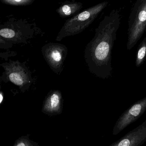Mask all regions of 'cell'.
Instances as JSON below:
<instances>
[{
    "label": "cell",
    "instance_id": "obj_9",
    "mask_svg": "<svg viewBox=\"0 0 146 146\" xmlns=\"http://www.w3.org/2000/svg\"><path fill=\"white\" fill-rule=\"evenodd\" d=\"M2 2L5 4L13 6H25L33 3V0H3Z\"/></svg>",
    "mask_w": 146,
    "mask_h": 146
},
{
    "label": "cell",
    "instance_id": "obj_8",
    "mask_svg": "<svg viewBox=\"0 0 146 146\" xmlns=\"http://www.w3.org/2000/svg\"><path fill=\"white\" fill-rule=\"evenodd\" d=\"M146 58V37L145 38L138 47L136 56L135 65L139 67Z\"/></svg>",
    "mask_w": 146,
    "mask_h": 146
},
{
    "label": "cell",
    "instance_id": "obj_10",
    "mask_svg": "<svg viewBox=\"0 0 146 146\" xmlns=\"http://www.w3.org/2000/svg\"><path fill=\"white\" fill-rule=\"evenodd\" d=\"M17 32L9 28H3L0 30V36L5 38L12 39L16 37Z\"/></svg>",
    "mask_w": 146,
    "mask_h": 146
},
{
    "label": "cell",
    "instance_id": "obj_4",
    "mask_svg": "<svg viewBox=\"0 0 146 146\" xmlns=\"http://www.w3.org/2000/svg\"><path fill=\"white\" fill-rule=\"evenodd\" d=\"M42 53L52 71L60 75L63 71L64 61L67 55L66 46L58 43H48L43 46Z\"/></svg>",
    "mask_w": 146,
    "mask_h": 146
},
{
    "label": "cell",
    "instance_id": "obj_2",
    "mask_svg": "<svg viewBox=\"0 0 146 146\" xmlns=\"http://www.w3.org/2000/svg\"><path fill=\"white\" fill-rule=\"evenodd\" d=\"M108 4L107 1L100 3L67 20L58 33L56 41H61L66 37L77 35L84 31L94 21Z\"/></svg>",
    "mask_w": 146,
    "mask_h": 146
},
{
    "label": "cell",
    "instance_id": "obj_14",
    "mask_svg": "<svg viewBox=\"0 0 146 146\" xmlns=\"http://www.w3.org/2000/svg\"><path fill=\"white\" fill-rule=\"evenodd\" d=\"M4 43H5L4 40H3L0 37V43L3 44Z\"/></svg>",
    "mask_w": 146,
    "mask_h": 146
},
{
    "label": "cell",
    "instance_id": "obj_11",
    "mask_svg": "<svg viewBox=\"0 0 146 146\" xmlns=\"http://www.w3.org/2000/svg\"><path fill=\"white\" fill-rule=\"evenodd\" d=\"M141 109V106L140 104H136L133 106L129 110V113L135 117L139 115Z\"/></svg>",
    "mask_w": 146,
    "mask_h": 146
},
{
    "label": "cell",
    "instance_id": "obj_6",
    "mask_svg": "<svg viewBox=\"0 0 146 146\" xmlns=\"http://www.w3.org/2000/svg\"><path fill=\"white\" fill-rule=\"evenodd\" d=\"M5 69L9 80L16 85L22 86L31 83V79L25 69L17 63L7 66Z\"/></svg>",
    "mask_w": 146,
    "mask_h": 146
},
{
    "label": "cell",
    "instance_id": "obj_5",
    "mask_svg": "<svg viewBox=\"0 0 146 146\" xmlns=\"http://www.w3.org/2000/svg\"><path fill=\"white\" fill-rule=\"evenodd\" d=\"M63 99L60 91L51 90L45 97L42 112L49 116L60 115L62 112Z\"/></svg>",
    "mask_w": 146,
    "mask_h": 146
},
{
    "label": "cell",
    "instance_id": "obj_7",
    "mask_svg": "<svg viewBox=\"0 0 146 146\" xmlns=\"http://www.w3.org/2000/svg\"><path fill=\"white\" fill-rule=\"evenodd\" d=\"M82 8V3L76 2H66L56 10L62 18L71 17L79 13Z\"/></svg>",
    "mask_w": 146,
    "mask_h": 146
},
{
    "label": "cell",
    "instance_id": "obj_13",
    "mask_svg": "<svg viewBox=\"0 0 146 146\" xmlns=\"http://www.w3.org/2000/svg\"><path fill=\"white\" fill-rule=\"evenodd\" d=\"M3 99V97L2 94L0 93V103H1Z\"/></svg>",
    "mask_w": 146,
    "mask_h": 146
},
{
    "label": "cell",
    "instance_id": "obj_1",
    "mask_svg": "<svg viewBox=\"0 0 146 146\" xmlns=\"http://www.w3.org/2000/svg\"><path fill=\"white\" fill-rule=\"evenodd\" d=\"M121 19L117 9L112 10L105 16L95 29L94 37L85 49L84 58L89 71L103 79L111 75V53Z\"/></svg>",
    "mask_w": 146,
    "mask_h": 146
},
{
    "label": "cell",
    "instance_id": "obj_12",
    "mask_svg": "<svg viewBox=\"0 0 146 146\" xmlns=\"http://www.w3.org/2000/svg\"><path fill=\"white\" fill-rule=\"evenodd\" d=\"M17 146H26L24 142H21V143H19Z\"/></svg>",
    "mask_w": 146,
    "mask_h": 146
},
{
    "label": "cell",
    "instance_id": "obj_3",
    "mask_svg": "<svg viewBox=\"0 0 146 146\" xmlns=\"http://www.w3.org/2000/svg\"><path fill=\"white\" fill-rule=\"evenodd\" d=\"M146 29V0H138L132 8L129 19L127 49L130 50L143 36Z\"/></svg>",
    "mask_w": 146,
    "mask_h": 146
}]
</instances>
